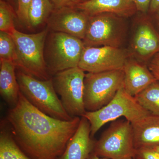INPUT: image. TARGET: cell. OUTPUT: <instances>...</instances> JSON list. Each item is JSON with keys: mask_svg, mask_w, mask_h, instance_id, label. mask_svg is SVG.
<instances>
[{"mask_svg": "<svg viewBox=\"0 0 159 159\" xmlns=\"http://www.w3.org/2000/svg\"><path fill=\"white\" fill-rule=\"evenodd\" d=\"M14 15L10 6L4 0L0 1V31L10 33L15 29Z\"/></svg>", "mask_w": 159, "mask_h": 159, "instance_id": "obj_22", "label": "cell"}, {"mask_svg": "<svg viewBox=\"0 0 159 159\" xmlns=\"http://www.w3.org/2000/svg\"><path fill=\"white\" fill-rule=\"evenodd\" d=\"M47 28L35 34L22 33L14 29L10 32L16 46V67L20 70L42 80L51 79L44 57Z\"/></svg>", "mask_w": 159, "mask_h": 159, "instance_id": "obj_2", "label": "cell"}, {"mask_svg": "<svg viewBox=\"0 0 159 159\" xmlns=\"http://www.w3.org/2000/svg\"><path fill=\"white\" fill-rule=\"evenodd\" d=\"M81 117L53 118L35 108L20 91L7 114L9 129L19 147L31 159H57L76 132Z\"/></svg>", "mask_w": 159, "mask_h": 159, "instance_id": "obj_1", "label": "cell"}, {"mask_svg": "<svg viewBox=\"0 0 159 159\" xmlns=\"http://www.w3.org/2000/svg\"><path fill=\"white\" fill-rule=\"evenodd\" d=\"M54 9L51 0H32L28 9V28L34 29L47 22Z\"/></svg>", "mask_w": 159, "mask_h": 159, "instance_id": "obj_18", "label": "cell"}, {"mask_svg": "<svg viewBox=\"0 0 159 159\" xmlns=\"http://www.w3.org/2000/svg\"><path fill=\"white\" fill-rule=\"evenodd\" d=\"M148 68L157 80L159 81V53L150 61Z\"/></svg>", "mask_w": 159, "mask_h": 159, "instance_id": "obj_26", "label": "cell"}, {"mask_svg": "<svg viewBox=\"0 0 159 159\" xmlns=\"http://www.w3.org/2000/svg\"><path fill=\"white\" fill-rule=\"evenodd\" d=\"M89 18V15L76 7H64L55 8L47 23L50 31L66 33L83 40Z\"/></svg>", "mask_w": 159, "mask_h": 159, "instance_id": "obj_11", "label": "cell"}, {"mask_svg": "<svg viewBox=\"0 0 159 159\" xmlns=\"http://www.w3.org/2000/svg\"><path fill=\"white\" fill-rule=\"evenodd\" d=\"M123 70L85 74L84 101L86 111H94L108 104L123 87Z\"/></svg>", "mask_w": 159, "mask_h": 159, "instance_id": "obj_7", "label": "cell"}, {"mask_svg": "<svg viewBox=\"0 0 159 159\" xmlns=\"http://www.w3.org/2000/svg\"><path fill=\"white\" fill-rule=\"evenodd\" d=\"M139 104L150 113L159 115V81L147 87L134 97Z\"/></svg>", "mask_w": 159, "mask_h": 159, "instance_id": "obj_20", "label": "cell"}, {"mask_svg": "<svg viewBox=\"0 0 159 159\" xmlns=\"http://www.w3.org/2000/svg\"><path fill=\"white\" fill-rule=\"evenodd\" d=\"M0 94L5 102L13 107L18 101L20 90L16 69L12 61H0Z\"/></svg>", "mask_w": 159, "mask_h": 159, "instance_id": "obj_17", "label": "cell"}, {"mask_svg": "<svg viewBox=\"0 0 159 159\" xmlns=\"http://www.w3.org/2000/svg\"><path fill=\"white\" fill-rule=\"evenodd\" d=\"M159 10V0H151L149 11L152 13L157 12Z\"/></svg>", "mask_w": 159, "mask_h": 159, "instance_id": "obj_28", "label": "cell"}, {"mask_svg": "<svg viewBox=\"0 0 159 159\" xmlns=\"http://www.w3.org/2000/svg\"><path fill=\"white\" fill-rule=\"evenodd\" d=\"M86 159H108L106 158H101V157H99L96 154L94 153L93 152L91 153L89 155L88 157Z\"/></svg>", "mask_w": 159, "mask_h": 159, "instance_id": "obj_29", "label": "cell"}, {"mask_svg": "<svg viewBox=\"0 0 159 159\" xmlns=\"http://www.w3.org/2000/svg\"><path fill=\"white\" fill-rule=\"evenodd\" d=\"M52 31L46 38L44 57L49 74L78 67L85 46L82 40L62 32Z\"/></svg>", "mask_w": 159, "mask_h": 159, "instance_id": "obj_4", "label": "cell"}, {"mask_svg": "<svg viewBox=\"0 0 159 159\" xmlns=\"http://www.w3.org/2000/svg\"><path fill=\"white\" fill-rule=\"evenodd\" d=\"M126 33L123 18L111 13L89 16L84 39L85 47L110 46L119 48Z\"/></svg>", "mask_w": 159, "mask_h": 159, "instance_id": "obj_9", "label": "cell"}, {"mask_svg": "<svg viewBox=\"0 0 159 159\" xmlns=\"http://www.w3.org/2000/svg\"><path fill=\"white\" fill-rule=\"evenodd\" d=\"M150 113L139 104L134 97L129 94L123 87L108 104L98 110L86 111L83 116L90 124L91 134L93 137L103 125L120 117H124L131 123H133Z\"/></svg>", "mask_w": 159, "mask_h": 159, "instance_id": "obj_5", "label": "cell"}, {"mask_svg": "<svg viewBox=\"0 0 159 159\" xmlns=\"http://www.w3.org/2000/svg\"><path fill=\"white\" fill-rule=\"evenodd\" d=\"M75 7L89 16L111 13L125 18L138 11L132 0H89L80 3Z\"/></svg>", "mask_w": 159, "mask_h": 159, "instance_id": "obj_13", "label": "cell"}, {"mask_svg": "<svg viewBox=\"0 0 159 159\" xmlns=\"http://www.w3.org/2000/svg\"><path fill=\"white\" fill-rule=\"evenodd\" d=\"M132 47L137 57L143 61L159 51V37L150 23L145 19L138 23Z\"/></svg>", "mask_w": 159, "mask_h": 159, "instance_id": "obj_14", "label": "cell"}, {"mask_svg": "<svg viewBox=\"0 0 159 159\" xmlns=\"http://www.w3.org/2000/svg\"><path fill=\"white\" fill-rule=\"evenodd\" d=\"M94 153L108 159L134 157L136 149L134 145L131 123L126 119L113 121L96 141Z\"/></svg>", "mask_w": 159, "mask_h": 159, "instance_id": "obj_6", "label": "cell"}, {"mask_svg": "<svg viewBox=\"0 0 159 159\" xmlns=\"http://www.w3.org/2000/svg\"><path fill=\"white\" fill-rule=\"evenodd\" d=\"M136 7L137 11L143 13L149 11L151 0H132Z\"/></svg>", "mask_w": 159, "mask_h": 159, "instance_id": "obj_27", "label": "cell"}, {"mask_svg": "<svg viewBox=\"0 0 159 159\" xmlns=\"http://www.w3.org/2000/svg\"><path fill=\"white\" fill-rule=\"evenodd\" d=\"M131 125L136 149L159 145V115L148 114Z\"/></svg>", "mask_w": 159, "mask_h": 159, "instance_id": "obj_15", "label": "cell"}, {"mask_svg": "<svg viewBox=\"0 0 159 159\" xmlns=\"http://www.w3.org/2000/svg\"><path fill=\"white\" fill-rule=\"evenodd\" d=\"M85 76L84 71L77 67L58 72L52 77L63 106L72 118L83 116L86 112L84 101Z\"/></svg>", "mask_w": 159, "mask_h": 159, "instance_id": "obj_8", "label": "cell"}, {"mask_svg": "<svg viewBox=\"0 0 159 159\" xmlns=\"http://www.w3.org/2000/svg\"><path fill=\"white\" fill-rule=\"evenodd\" d=\"M54 4L55 8L64 7H75L77 4L81 2L80 0H51Z\"/></svg>", "mask_w": 159, "mask_h": 159, "instance_id": "obj_25", "label": "cell"}, {"mask_svg": "<svg viewBox=\"0 0 159 159\" xmlns=\"http://www.w3.org/2000/svg\"><path fill=\"white\" fill-rule=\"evenodd\" d=\"M16 74L20 91L35 108L60 120L69 121L74 118L64 108L54 89L52 78L42 80L21 70Z\"/></svg>", "mask_w": 159, "mask_h": 159, "instance_id": "obj_3", "label": "cell"}, {"mask_svg": "<svg viewBox=\"0 0 159 159\" xmlns=\"http://www.w3.org/2000/svg\"><path fill=\"white\" fill-rule=\"evenodd\" d=\"M89 1V0H80V2H87V1Z\"/></svg>", "mask_w": 159, "mask_h": 159, "instance_id": "obj_31", "label": "cell"}, {"mask_svg": "<svg viewBox=\"0 0 159 159\" xmlns=\"http://www.w3.org/2000/svg\"><path fill=\"white\" fill-rule=\"evenodd\" d=\"M158 11V12H159V10H158V11Z\"/></svg>", "mask_w": 159, "mask_h": 159, "instance_id": "obj_33", "label": "cell"}, {"mask_svg": "<svg viewBox=\"0 0 159 159\" xmlns=\"http://www.w3.org/2000/svg\"><path fill=\"white\" fill-rule=\"evenodd\" d=\"M95 142L91 136L89 122L85 117H81L77 131L57 159H86L93 152Z\"/></svg>", "mask_w": 159, "mask_h": 159, "instance_id": "obj_12", "label": "cell"}, {"mask_svg": "<svg viewBox=\"0 0 159 159\" xmlns=\"http://www.w3.org/2000/svg\"><path fill=\"white\" fill-rule=\"evenodd\" d=\"M123 71V88L134 97L157 80L148 68L135 61L128 60Z\"/></svg>", "mask_w": 159, "mask_h": 159, "instance_id": "obj_16", "label": "cell"}, {"mask_svg": "<svg viewBox=\"0 0 159 159\" xmlns=\"http://www.w3.org/2000/svg\"><path fill=\"white\" fill-rule=\"evenodd\" d=\"M135 159H159V152L153 148L136 149Z\"/></svg>", "mask_w": 159, "mask_h": 159, "instance_id": "obj_24", "label": "cell"}, {"mask_svg": "<svg viewBox=\"0 0 159 159\" xmlns=\"http://www.w3.org/2000/svg\"><path fill=\"white\" fill-rule=\"evenodd\" d=\"M124 159H135L134 157H128Z\"/></svg>", "mask_w": 159, "mask_h": 159, "instance_id": "obj_32", "label": "cell"}, {"mask_svg": "<svg viewBox=\"0 0 159 159\" xmlns=\"http://www.w3.org/2000/svg\"><path fill=\"white\" fill-rule=\"evenodd\" d=\"M128 57L127 53L119 48L85 47L78 67L89 73L123 70Z\"/></svg>", "mask_w": 159, "mask_h": 159, "instance_id": "obj_10", "label": "cell"}, {"mask_svg": "<svg viewBox=\"0 0 159 159\" xmlns=\"http://www.w3.org/2000/svg\"><path fill=\"white\" fill-rule=\"evenodd\" d=\"M153 148H154L158 152H159V145H158V146H156V147H154Z\"/></svg>", "mask_w": 159, "mask_h": 159, "instance_id": "obj_30", "label": "cell"}, {"mask_svg": "<svg viewBox=\"0 0 159 159\" xmlns=\"http://www.w3.org/2000/svg\"><path fill=\"white\" fill-rule=\"evenodd\" d=\"M0 132V159H31L19 147L9 128L1 124Z\"/></svg>", "mask_w": 159, "mask_h": 159, "instance_id": "obj_19", "label": "cell"}, {"mask_svg": "<svg viewBox=\"0 0 159 159\" xmlns=\"http://www.w3.org/2000/svg\"><path fill=\"white\" fill-rule=\"evenodd\" d=\"M18 8L16 14L20 20L28 26V12L29 5L32 0H17Z\"/></svg>", "mask_w": 159, "mask_h": 159, "instance_id": "obj_23", "label": "cell"}, {"mask_svg": "<svg viewBox=\"0 0 159 159\" xmlns=\"http://www.w3.org/2000/svg\"><path fill=\"white\" fill-rule=\"evenodd\" d=\"M16 59V46L11 34L0 31V61H9L15 64Z\"/></svg>", "mask_w": 159, "mask_h": 159, "instance_id": "obj_21", "label": "cell"}]
</instances>
